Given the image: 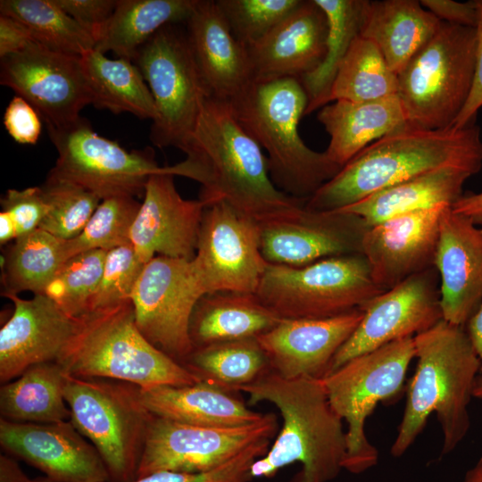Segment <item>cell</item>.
<instances>
[{
    "mask_svg": "<svg viewBox=\"0 0 482 482\" xmlns=\"http://www.w3.org/2000/svg\"><path fill=\"white\" fill-rule=\"evenodd\" d=\"M182 151L187 155L180 162L184 176L200 183L199 199L206 207L224 202L259 223L307 201L274 185L263 150L240 125L229 102L212 96L204 101Z\"/></svg>",
    "mask_w": 482,
    "mask_h": 482,
    "instance_id": "obj_1",
    "label": "cell"
},
{
    "mask_svg": "<svg viewBox=\"0 0 482 482\" xmlns=\"http://www.w3.org/2000/svg\"><path fill=\"white\" fill-rule=\"evenodd\" d=\"M453 167L477 174L482 168L480 128L420 129L404 127L368 145L305 203L308 209L338 211L395 184Z\"/></svg>",
    "mask_w": 482,
    "mask_h": 482,
    "instance_id": "obj_2",
    "label": "cell"
},
{
    "mask_svg": "<svg viewBox=\"0 0 482 482\" xmlns=\"http://www.w3.org/2000/svg\"><path fill=\"white\" fill-rule=\"evenodd\" d=\"M240 391L249 395L250 404L271 403L283 420L267 453L253 463L252 478H271L295 462L302 467L290 482H330L344 470L346 431L330 406L322 379H287L270 370Z\"/></svg>",
    "mask_w": 482,
    "mask_h": 482,
    "instance_id": "obj_3",
    "label": "cell"
},
{
    "mask_svg": "<svg viewBox=\"0 0 482 482\" xmlns=\"http://www.w3.org/2000/svg\"><path fill=\"white\" fill-rule=\"evenodd\" d=\"M413 338L417 367L390 453L403 456L436 412L443 436L441 455H446L470 430L468 408L481 363L462 326L441 320Z\"/></svg>",
    "mask_w": 482,
    "mask_h": 482,
    "instance_id": "obj_4",
    "label": "cell"
},
{
    "mask_svg": "<svg viewBox=\"0 0 482 482\" xmlns=\"http://www.w3.org/2000/svg\"><path fill=\"white\" fill-rule=\"evenodd\" d=\"M243 127L262 147L270 176L282 192L308 199L342 167L311 149L299 134L308 96L299 79L254 80L229 103Z\"/></svg>",
    "mask_w": 482,
    "mask_h": 482,
    "instance_id": "obj_5",
    "label": "cell"
},
{
    "mask_svg": "<svg viewBox=\"0 0 482 482\" xmlns=\"http://www.w3.org/2000/svg\"><path fill=\"white\" fill-rule=\"evenodd\" d=\"M58 362L73 377L130 383L140 388L201 380L139 331L131 301L87 314Z\"/></svg>",
    "mask_w": 482,
    "mask_h": 482,
    "instance_id": "obj_6",
    "label": "cell"
},
{
    "mask_svg": "<svg viewBox=\"0 0 482 482\" xmlns=\"http://www.w3.org/2000/svg\"><path fill=\"white\" fill-rule=\"evenodd\" d=\"M475 58V28L442 21L397 75V96L407 125L420 129L452 127L469 97Z\"/></svg>",
    "mask_w": 482,
    "mask_h": 482,
    "instance_id": "obj_7",
    "label": "cell"
},
{
    "mask_svg": "<svg viewBox=\"0 0 482 482\" xmlns=\"http://www.w3.org/2000/svg\"><path fill=\"white\" fill-rule=\"evenodd\" d=\"M64 398L71 421L96 447L112 482L137 478L154 414L140 387L127 382L67 374Z\"/></svg>",
    "mask_w": 482,
    "mask_h": 482,
    "instance_id": "obj_8",
    "label": "cell"
},
{
    "mask_svg": "<svg viewBox=\"0 0 482 482\" xmlns=\"http://www.w3.org/2000/svg\"><path fill=\"white\" fill-rule=\"evenodd\" d=\"M384 291L362 253L303 266L268 263L255 295L281 319H327L357 309Z\"/></svg>",
    "mask_w": 482,
    "mask_h": 482,
    "instance_id": "obj_9",
    "label": "cell"
},
{
    "mask_svg": "<svg viewBox=\"0 0 482 482\" xmlns=\"http://www.w3.org/2000/svg\"><path fill=\"white\" fill-rule=\"evenodd\" d=\"M413 358L414 338L406 337L356 356L321 378L330 406L347 424L348 472L377 465L378 451L366 436V420L378 403L401 393Z\"/></svg>",
    "mask_w": 482,
    "mask_h": 482,
    "instance_id": "obj_10",
    "label": "cell"
},
{
    "mask_svg": "<svg viewBox=\"0 0 482 482\" xmlns=\"http://www.w3.org/2000/svg\"><path fill=\"white\" fill-rule=\"evenodd\" d=\"M179 24L159 29L137 52L133 62L153 96L156 118L150 138L160 148L181 151L187 143L204 101L211 96L191 49L187 31Z\"/></svg>",
    "mask_w": 482,
    "mask_h": 482,
    "instance_id": "obj_11",
    "label": "cell"
},
{
    "mask_svg": "<svg viewBox=\"0 0 482 482\" xmlns=\"http://www.w3.org/2000/svg\"><path fill=\"white\" fill-rule=\"evenodd\" d=\"M46 128L58 153L48 174L79 185L101 200L142 196L154 174L179 176L176 164L159 166L153 153L128 152L116 141L98 135L82 117L62 127Z\"/></svg>",
    "mask_w": 482,
    "mask_h": 482,
    "instance_id": "obj_12",
    "label": "cell"
},
{
    "mask_svg": "<svg viewBox=\"0 0 482 482\" xmlns=\"http://www.w3.org/2000/svg\"><path fill=\"white\" fill-rule=\"evenodd\" d=\"M277 417L266 413L254 423L215 428L186 424L154 416L137 478L158 471L204 473L218 469L253 445L271 440Z\"/></svg>",
    "mask_w": 482,
    "mask_h": 482,
    "instance_id": "obj_13",
    "label": "cell"
},
{
    "mask_svg": "<svg viewBox=\"0 0 482 482\" xmlns=\"http://www.w3.org/2000/svg\"><path fill=\"white\" fill-rule=\"evenodd\" d=\"M204 295L192 260L156 255L131 295L136 324L147 341L182 364L195 349L190 320Z\"/></svg>",
    "mask_w": 482,
    "mask_h": 482,
    "instance_id": "obj_14",
    "label": "cell"
},
{
    "mask_svg": "<svg viewBox=\"0 0 482 482\" xmlns=\"http://www.w3.org/2000/svg\"><path fill=\"white\" fill-rule=\"evenodd\" d=\"M192 263L205 294H255L268 262L258 222L224 202L205 208Z\"/></svg>",
    "mask_w": 482,
    "mask_h": 482,
    "instance_id": "obj_15",
    "label": "cell"
},
{
    "mask_svg": "<svg viewBox=\"0 0 482 482\" xmlns=\"http://www.w3.org/2000/svg\"><path fill=\"white\" fill-rule=\"evenodd\" d=\"M357 328L335 355L328 374L349 360L414 337L443 320L435 268L413 275L370 300Z\"/></svg>",
    "mask_w": 482,
    "mask_h": 482,
    "instance_id": "obj_16",
    "label": "cell"
},
{
    "mask_svg": "<svg viewBox=\"0 0 482 482\" xmlns=\"http://www.w3.org/2000/svg\"><path fill=\"white\" fill-rule=\"evenodd\" d=\"M0 83L28 101L46 126L62 127L80 118L91 104L80 56L35 44L1 58Z\"/></svg>",
    "mask_w": 482,
    "mask_h": 482,
    "instance_id": "obj_17",
    "label": "cell"
},
{
    "mask_svg": "<svg viewBox=\"0 0 482 482\" xmlns=\"http://www.w3.org/2000/svg\"><path fill=\"white\" fill-rule=\"evenodd\" d=\"M261 252L270 264L303 266L322 259L362 254L369 229L356 214L320 212L305 204L258 223Z\"/></svg>",
    "mask_w": 482,
    "mask_h": 482,
    "instance_id": "obj_18",
    "label": "cell"
},
{
    "mask_svg": "<svg viewBox=\"0 0 482 482\" xmlns=\"http://www.w3.org/2000/svg\"><path fill=\"white\" fill-rule=\"evenodd\" d=\"M0 445L54 482L110 481L101 455L71 420L25 423L1 418Z\"/></svg>",
    "mask_w": 482,
    "mask_h": 482,
    "instance_id": "obj_19",
    "label": "cell"
},
{
    "mask_svg": "<svg viewBox=\"0 0 482 482\" xmlns=\"http://www.w3.org/2000/svg\"><path fill=\"white\" fill-rule=\"evenodd\" d=\"M170 173L152 175L130 231V245L146 264L156 254L193 260L206 204L183 198Z\"/></svg>",
    "mask_w": 482,
    "mask_h": 482,
    "instance_id": "obj_20",
    "label": "cell"
},
{
    "mask_svg": "<svg viewBox=\"0 0 482 482\" xmlns=\"http://www.w3.org/2000/svg\"><path fill=\"white\" fill-rule=\"evenodd\" d=\"M1 295L13 303L11 317L0 329V381L4 384L32 365L58 362L81 320L66 313L44 294L31 299L12 293Z\"/></svg>",
    "mask_w": 482,
    "mask_h": 482,
    "instance_id": "obj_21",
    "label": "cell"
},
{
    "mask_svg": "<svg viewBox=\"0 0 482 482\" xmlns=\"http://www.w3.org/2000/svg\"><path fill=\"white\" fill-rule=\"evenodd\" d=\"M448 207L440 204L369 227L362 240V254L374 282L383 291L434 268L440 220Z\"/></svg>",
    "mask_w": 482,
    "mask_h": 482,
    "instance_id": "obj_22",
    "label": "cell"
},
{
    "mask_svg": "<svg viewBox=\"0 0 482 482\" xmlns=\"http://www.w3.org/2000/svg\"><path fill=\"white\" fill-rule=\"evenodd\" d=\"M362 314V310L357 309L327 319H282L271 329L259 335L257 340L271 370L280 377L321 379Z\"/></svg>",
    "mask_w": 482,
    "mask_h": 482,
    "instance_id": "obj_23",
    "label": "cell"
},
{
    "mask_svg": "<svg viewBox=\"0 0 482 482\" xmlns=\"http://www.w3.org/2000/svg\"><path fill=\"white\" fill-rule=\"evenodd\" d=\"M443 320L465 327L482 303V229L448 207L434 261Z\"/></svg>",
    "mask_w": 482,
    "mask_h": 482,
    "instance_id": "obj_24",
    "label": "cell"
},
{
    "mask_svg": "<svg viewBox=\"0 0 482 482\" xmlns=\"http://www.w3.org/2000/svg\"><path fill=\"white\" fill-rule=\"evenodd\" d=\"M328 21L314 0H302L269 33L246 46L254 80L301 79L326 55Z\"/></svg>",
    "mask_w": 482,
    "mask_h": 482,
    "instance_id": "obj_25",
    "label": "cell"
},
{
    "mask_svg": "<svg viewBox=\"0 0 482 482\" xmlns=\"http://www.w3.org/2000/svg\"><path fill=\"white\" fill-rule=\"evenodd\" d=\"M186 25L211 96L224 102L234 101L253 81L246 46L232 33L217 1L197 0Z\"/></svg>",
    "mask_w": 482,
    "mask_h": 482,
    "instance_id": "obj_26",
    "label": "cell"
},
{
    "mask_svg": "<svg viewBox=\"0 0 482 482\" xmlns=\"http://www.w3.org/2000/svg\"><path fill=\"white\" fill-rule=\"evenodd\" d=\"M317 120L330 137L325 153L340 167L370 144L407 124L397 95L364 102L337 100L321 107Z\"/></svg>",
    "mask_w": 482,
    "mask_h": 482,
    "instance_id": "obj_27",
    "label": "cell"
},
{
    "mask_svg": "<svg viewBox=\"0 0 482 482\" xmlns=\"http://www.w3.org/2000/svg\"><path fill=\"white\" fill-rule=\"evenodd\" d=\"M140 393L151 413L186 424L230 428L257 422L264 416L249 409L237 392L204 381L140 388Z\"/></svg>",
    "mask_w": 482,
    "mask_h": 482,
    "instance_id": "obj_28",
    "label": "cell"
},
{
    "mask_svg": "<svg viewBox=\"0 0 482 482\" xmlns=\"http://www.w3.org/2000/svg\"><path fill=\"white\" fill-rule=\"evenodd\" d=\"M441 23L417 0H367L360 36L377 46L398 75Z\"/></svg>",
    "mask_w": 482,
    "mask_h": 482,
    "instance_id": "obj_29",
    "label": "cell"
},
{
    "mask_svg": "<svg viewBox=\"0 0 482 482\" xmlns=\"http://www.w3.org/2000/svg\"><path fill=\"white\" fill-rule=\"evenodd\" d=\"M282 319L255 294L216 292L204 295L193 311L189 335L194 348L257 337Z\"/></svg>",
    "mask_w": 482,
    "mask_h": 482,
    "instance_id": "obj_30",
    "label": "cell"
},
{
    "mask_svg": "<svg viewBox=\"0 0 482 482\" xmlns=\"http://www.w3.org/2000/svg\"><path fill=\"white\" fill-rule=\"evenodd\" d=\"M472 176L463 169L441 168L388 187L341 210L358 215L370 227L440 204L452 207L464 194L463 186Z\"/></svg>",
    "mask_w": 482,
    "mask_h": 482,
    "instance_id": "obj_31",
    "label": "cell"
},
{
    "mask_svg": "<svg viewBox=\"0 0 482 482\" xmlns=\"http://www.w3.org/2000/svg\"><path fill=\"white\" fill-rule=\"evenodd\" d=\"M197 0H117L95 49L133 62L138 50L162 27L185 22Z\"/></svg>",
    "mask_w": 482,
    "mask_h": 482,
    "instance_id": "obj_32",
    "label": "cell"
},
{
    "mask_svg": "<svg viewBox=\"0 0 482 482\" xmlns=\"http://www.w3.org/2000/svg\"><path fill=\"white\" fill-rule=\"evenodd\" d=\"M91 104L140 119L156 118L151 91L138 67L125 58L110 59L95 48L80 56Z\"/></svg>",
    "mask_w": 482,
    "mask_h": 482,
    "instance_id": "obj_33",
    "label": "cell"
},
{
    "mask_svg": "<svg viewBox=\"0 0 482 482\" xmlns=\"http://www.w3.org/2000/svg\"><path fill=\"white\" fill-rule=\"evenodd\" d=\"M67 373L56 362L29 367L0 387L2 419L25 423H54L71 420L64 398Z\"/></svg>",
    "mask_w": 482,
    "mask_h": 482,
    "instance_id": "obj_34",
    "label": "cell"
},
{
    "mask_svg": "<svg viewBox=\"0 0 482 482\" xmlns=\"http://www.w3.org/2000/svg\"><path fill=\"white\" fill-rule=\"evenodd\" d=\"M182 365L201 381L233 392L255 382L271 370L257 337L195 348Z\"/></svg>",
    "mask_w": 482,
    "mask_h": 482,
    "instance_id": "obj_35",
    "label": "cell"
},
{
    "mask_svg": "<svg viewBox=\"0 0 482 482\" xmlns=\"http://www.w3.org/2000/svg\"><path fill=\"white\" fill-rule=\"evenodd\" d=\"M326 15V55L320 65L300 79L308 96L306 114L326 104L332 83L353 40L360 36L367 0H314Z\"/></svg>",
    "mask_w": 482,
    "mask_h": 482,
    "instance_id": "obj_36",
    "label": "cell"
},
{
    "mask_svg": "<svg viewBox=\"0 0 482 482\" xmlns=\"http://www.w3.org/2000/svg\"><path fill=\"white\" fill-rule=\"evenodd\" d=\"M64 244L65 240L41 229L16 238L4 256L3 292L44 294L66 261Z\"/></svg>",
    "mask_w": 482,
    "mask_h": 482,
    "instance_id": "obj_37",
    "label": "cell"
},
{
    "mask_svg": "<svg viewBox=\"0 0 482 482\" xmlns=\"http://www.w3.org/2000/svg\"><path fill=\"white\" fill-rule=\"evenodd\" d=\"M397 75L377 46L359 36L338 68L326 104L337 100H377L397 95Z\"/></svg>",
    "mask_w": 482,
    "mask_h": 482,
    "instance_id": "obj_38",
    "label": "cell"
},
{
    "mask_svg": "<svg viewBox=\"0 0 482 482\" xmlns=\"http://www.w3.org/2000/svg\"><path fill=\"white\" fill-rule=\"evenodd\" d=\"M0 14L21 22L39 45L81 56L96 46L94 37L55 0H1Z\"/></svg>",
    "mask_w": 482,
    "mask_h": 482,
    "instance_id": "obj_39",
    "label": "cell"
},
{
    "mask_svg": "<svg viewBox=\"0 0 482 482\" xmlns=\"http://www.w3.org/2000/svg\"><path fill=\"white\" fill-rule=\"evenodd\" d=\"M140 204L133 196L102 200L83 230L65 240V259L90 250L108 252L130 245V231Z\"/></svg>",
    "mask_w": 482,
    "mask_h": 482,
    "instance_id": "obj_40",
    "label": "cell"
},
{
    "mask_svg": "<svg viewBox=\"0 0 482 482\" xmlns=\"http://www.w3.org/2000/svg\"><path fill=\"white\" fill-rule=\"evenodd\" d=\"M106 251L90 250L67 259L44 295L74 318L87 313L89 303L101 280Z\"/></svg>",
    "mask_w": 482,
    "mask_h": 482,
    "instance_id": "obj_41",
    "label": "cell"
},
{
    "mask_svg": "<svg viewBox=\"0 0 482 482\" xmlns=\"http://www.w3.org/2000/svg\"><path fill=\"white\" fill-rule=\"evenodd\" d=\"M40 187L47 212L39 229L62 240L77 237L102 201L86 188L50 174Z\"/></svg>",
    "mask_w": 482,
    "mask_h": 482,
    "instance_id": "obj_42",
    "label": "cell"
},
{
    "mask_svg": "<svg viewBox=\"0 0 482 482\" xmlns=\"http://www.w3.org/2000/svg\"><path fill=\"white\" fill-rule=\"evenodd\" d=\"M302 0H217L229 26L245 46L263 37Z\"/></svg>",
    "mask_w": 482,
    "mask_h": 482,
    "instance_id": "obj_43",
    "label": "cell"
},
{
    "mask_svg": "<svg viewBox=\"0 0 482 482\" xmlns=\"http://www.w3.org/2000/svg\"><path fill=\"white\" fill-rule=\"evenodd\" d=\"M145 265L137 258L131 245L108 251L101 280L89 303L87 314L131 301L133 290Z\"/></svg>",
    "mask_w": 482,
    "mask_h": 482,
    "instance_id": "obj_44",
    "label": "cell"
},
{
    "mask_svg": "<svg viewBox=\"0 0 482 482\" xmlns=\"http://www.w3.org/2000/svg\"><path fill=\"white\" fill-rule=\"evenodd\" d=\"M270 444V440L259 442L209 472L185 473L164 470L128 482H248L252 478L250 470L253 463L267 453Z\"/></svg>",
    "mask_w": 482,
    "mask_h": 482,
    "instance_id": "obj_45",
    "label": "cell"
},
{
    "mask_svg": "<svg viewBox=\"0 0 482 482\" xmlns=\"http://www.w3.org/2000/svg\"><path fill=\"white\" fill-rule=\"evenodd\" d=\"M1 206L14 222L16 238L39 229L47 212L40 187L7 190L1 198Z\"/></svg>",
    "mask_w": 482,
    "mask_h": 482,
    "instance_id": "obj_46",
    "label": "cell"
},
{
    "mask_svg": "<svg viewBox=\"0 0 482 482\" xmlns=\"http://www.w3.org/2000/svg\"><path fill=\"white\" fill-rule=\"evenodd\" d=\"M4 125L11 137L21 145H35L41 135L42 118L24 98L15 96L4 113Z\"/></svg>",
    "mask_w": 482,
    "mask_h": 482,
    "instance_id": "obj_47",
    "label": "cell"
},
{
    "mask_svg": "<svg viewBox=\"0 0 482 482\" xmlns=\"http://www.w3.org/2000/svg\"><path fill=\"white\" fill-rule=\"evenodd\" d=\"M55 2L86 29L96 42L117 4V0H55Z\"/></svg>",
    "mask_w": 482,
    "mask_h": 482,
    "instance_id": "obj_48",
    "label": "cell"
},
{
    "mask_svg": "<svg viewBox=\"0 0 482 482\" xmlns=\"http://www.w3.org/2000/svg\"><path fill=\"white\" fill-rule=\"evenodd\" d=\"M474 2L477 9L474 77L469 97L452 126L456 129L475 123L477 113L482 107V0Z\"/></svg>",
    "mask_w": 482,
    "mask_h": 482,
    "instance_id": "obj_49",
    "label": "cell"
},
{
    "mask_svg": "<svg viewBox=\"0 0 482 482\" xmlns=\"http://www.w3.org/2000/svg\"><path fill=\"white\" fill-rule=\"evenodd\" d=\"M421 5L441 21L475 28L477 9L474 1L420 0Z\"/></svg>",
    "mask_w": 482,
    "mask_h": 482,
    "instance_id": "obj_50",
    "label": "cell"
},
{
    "mask_svg": "<svg viewBox=\"0 0 482 482\" xmlns=\"http://www.w3.org/2000/svg\"><path fill=\"white\" fill-rule=\"evenodd\" d=\"M35 44L38 43L21 22L0 14V58L22 52Z\"/></svg>",
    "mask_w": 482,
    "mask_h": 482,
    "instance_id": "obj_51",
    "label": "cell"
},
{
    "mask_svg": "<svg viewBox=\"0 0 482 482\" xmlns=\"http://www.w3.org/2000/svg\"><path fill=\"white\" fill-rule=\"evenodd\" d=\"M451 208L454 212L468 218L476 225H482V191L464 193Z\"/></svg>",
    "mask_w": 482,
    "mask_h": 482,
    "instance_id": "obj_52",
    "label": "cell"
},
{
    "mask_svg": "<svg viewBox=\"0 0 482 482\" xmlns=\"http://www.w3.org/2000/svg\"><path fill=\"white\" fill-rule=\"evenodd\" d=\"M0 482H33V478L27 476L14 457L1 454Z\"/></svg>",
    "mask_w": 482,
    "mask_h": 482,
    "instance_id": "obj_53",
    "label": "cell"
},
{
    "mask_svg": "<svg viewBox=\"0 0 482 482\" xmlns=\"http://www.w3.org/2000/svg\"><path fill=\"white\" fill-rule=\"evenodd\" d=\"M465 326L468 337L480 361L482 373V303Z\"/></svg>",
    "mask_w": 482,
    "mask_h": 482,
    "instance_id": "obj_54",
    "label": "cell"
},
{
    "mask_svg": "<svg viewBox=\"0 0 482 482\" xmlns=\"http://www.w3.org/2000/svg\"><path fill=\"white\" fill-rule=\"evenodd\" d=\"M16 239V230L12 219L8 212H0V243L4 245Z\"/></svg>",
    "mask_w": 482,
    "mask_h": 482,
    "instance_id": "obj_55",
    "label": "cell"
},
{
    "mask_svg": "<svg viewBox=\"0 0 482 482\" xmlns=\"http://www.w3.org/2000/svg\"><path fill=\"white\" fill-rule=\"evenodd\" d=\"M461 482H482V455L474 466L467 470Z\"/></svg>",
    "mask_w": 482,
    "mask_h": 482,
    "instance_id": "obj_56",
    "label": "cell"
},
{
    "mask_svg": "<svg viewBox=\"0 0 482 482\" xmlns=\"http://www.w3.org/2000/svg\"><path fill=\"white\" fill-rule=\"evenodd\" d=\"M473 397L482 400V377H478L473 390Z\"/></svg>",
    "mask_w": 482,
    "mask_h": 482,
    "instance_id": "obj_57",
    "label": "cell"
},
{
    "mask_svg": "<svg viewBox=\"0 0 482 482\" xmlns=\"http://www.w3.org/2000/svg\"><path fill=\"white\" fill-rule=\"evenodd\" d=\"M33 482H54V481L46 476H43V477H37V478H33Z\"/></svg>",
    "mask_w": 482,
    "mask_h": 482,
    "instance_id": "obj_58",
    "label": "cell"
},
{
    "mask_svg": "<svg viewBox=\"0 0 482 482\" xmlns=\"http://www.w3.org/2000/svg\"><path fill=\"white\" fill-rule=\"evenodd\" d=\"M481 229H482V227H481Z\"/></svg>",
    "mask_w": 482,
    "mask_h": 482,
    "instance_id": "obj_59",
    "label": "cell"
}]
</instances>
